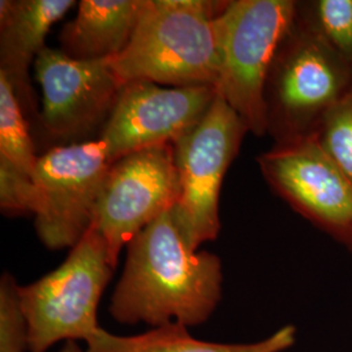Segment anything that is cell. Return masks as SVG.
<instances>
[{
  "mask_svg": "<svg viewBox=\"0 0 352 352\" xmlns=\"http://www.w3.org/2000/svg\"><path fill=\"white\" fill-rule=\"evenodd\" d=\"M247 133L243 119L217 94L201 120L173 144L180 195L171 213L193 251L219 234L222 183Z\"/></svg>",
  "mask_w": 352,
  "mask_h": 352,
  "instance_id": "8992f818",
  "label": "cell"
},
{
  "mask_svg": "<svg viewBox=\"0 0 352 352\" xmlns=\"http://www.w3.org/2000/svg\"><path fill=\"white\" fill-rule=\"evenodd\" d=\"M296 13L352 68V0H300Z\"/></svg>",
  "mask_w": 352,
  "mask_h": 352,
  "instance_id": "2e32d148",
  "label": "cell"
},
{
  "mask_svg": "<svg viewBox=\"0 0 352 352\" xmlns=\"http://www.w3.org/2000/svg\"><path fill=\"white\" fill-rule=\"evenodd\" d=\"M351 87V67L295 8L265 81L266 135L274 144L314 138Z\"/></svg>",
  "mask_w": 352,
  "mask_h": 352,
  "instance_id": "3957f363",
  "label": "cell"
},
{
  "mask_svg": "<svg viewBox=\"0 0 352 352\" xmlns=\"http://www.w3.org/2000/svg\"><path fill=\"white\" fill-rule=\"evenodd\" d=\"M295 8L296 0H230L217 19V91L254 136L266 135L265 81Z\"/></svg>",
  "mask_w": 352,
  "mask_h": 352,
  "instance_id": "5b68a950",
  "label": "cell"
},
{
  "mask_svg": "<svg viewBox=\"0 0 352 352\" xmlns=\"http://www.w3.org/2000/svg\"><path fill=\"white\" fill-rule=\"evenodd\" d=\"M113 272L106 241L90 226L58 269L19 286L28 351L46 352L60 340L87 342L100 329L98 304Z\"/></svg>",
  "mask_w": 352,
  "mask_h": 352,
  "instance_id": "277c9868",
  "label": "cell"
},
{
  "mask_svg": "<svg viewBox=\"0 0 352 352\" xmlns=\"http://www.w3.org/2000/svg\"><path fill=\"white\" fill-rule=\"evenodd\" d=\"M315 138L352 183V87L327 113Z\"/></svg>",
  "mask_w": 352,
  "mask_h": 352,
  "instance_id": "e0dca14e",
  "label": "cell"
},
{
  "mask_svg": "<svg viewBox=\"0 0 352 352\" xmlns=\"http://www.w3.org/2000/svg\"><path fill=\"white\" fill-rule=\"evenodd\" d=\"M230 0H146L129 45L111 59L123 85L196 87L219 81L217 19Z\"/></svg>",
  "mask_w": 352,
  "mask_h": 352,
  "instance_id": "7a4b0ae2",
  "label": "cell"
},
{
  "mask_svg": "<svg viewBox=\"0 0 352 352\" xmlns=\"http://www.w3.org/2000/svg\"><path fill=\"white\" fill-rule=\"evenodd\" d=\"M217 94L210 85L164 88L148 81L129 82L97 139L111 164L140 149L174 144L201 120Z\"/></svg>",
  "mask_w": 352,
  "mask_h": 352,
  "instance_id": "8fae6325",
  "label": "cell"
},
{
  "mask_svg": "<svg viewBox=\"0 0 352 352\" xmlns=\"http://www.w3.org/2000/svg\"><path fill=\"white\" fill-rule=\"evenodd\" d=\"M42 110L33 135L55 146L91 141L101 133L123 90L109 60H77L46 47L34 62Z\"/></svg>",
  "mask_w": 352,
  "mask_h": 352,
  "instance_id": "ba28073f",
  "label": "cell"
},
{
  "mask_svg": "<svg viewBox=\"0 0 352 352\" xmlns=\"http://www.w3.org/2000/svg\"><path fill=\"white\" fill-rule=\"evenodd\" d=\"M146 0H81L75 19L65 24L60 51L77 60H109L126 50Z\"/></svg>",
  "mask_w": 352,
  "mask_h": 352,
  "instance_id": "4fadbf2b",
  "label": "cell"
},
{
  "mask_svg": "<svg viewBox=\"0 0 352 352\" xmlns=\"http://www.w3.org/2000/svg\"><path fill=\"white\" fill-rule=\"evenodd\" d=\"M180 195L174 146L164 144L126 154L110 166L91 226L106 241L113 269L120 251Z\"/></svg>",
  "mask_w": 352,
  "mask_h": 352,
  "instance_id": "9c48e42d",
  "label": "cell"
},
{
  "mask_svg": "<svg viewBox=\"0 0 352 352\" xmlns=\"http://www.w3.org/2000/svg\"><path fill=\"white\" fill-rule=\"evenodd\" d=\"M296 342V327H280L266 340L254 343H210L189 336L179 322L155 327L133 337H119L100 327L88 340L87 352H283Z\"/></svg>",
  "mask_w": 352,
  "mask_h": 352,
  "instance_id": "5bb4252c",
  "label": "cell"
},
{
  "mask_svg": "<svg viewBox=\"0 0 352 352\" xmlns=\"http://www.w3.org/2000/svg\"><path fill=\"white\" fill-rule=\"evenodd\" d=\"M283 201L352 253V183L314 138L274 144L257 157Z\"/></svg>",
  "mask_w": 352,
  "mask_h": 352,
  "instance_id": "30bf717a",
  "label": "cell"
},
{
  "mask_svg": "<svg viewBox=\"0 0 352 352\" xmlns=\"http://www.w3.org/2000/svg\"><path fill=\"white\" fill-rule=\"evenodd\" d=\"M74 0H1L0 72L8 77L34 133L39 113L29 80L30 64L46 49L51 26L63 19Z\"/></svg>",
  "mask_w": 352,
  "mask_h": 352,
  "instance_id": "7c38bea8",
  "label": "cell"
},
{
  "mask_svg": "<svg viewBox=\"0 0 352 352\" xmlns=\"http://www.w3.org/2000/svg\"><path fill=\"white\" fill-rule=\"evenodd\" d=\"M28 350V324L14 278L4 273L0 280V352Z\"/></svg>",
  "mask_w": 352,
  "mask_h": 352,
  "instance_id": "ac0fdd59",
  "label": "cell"
},
{
  "mask_svg": "<svg viewBox=\"0 0 352 352\" xmlns=\"http://www.w3.org/2000/svg\"><path fill=\"white\" fill-rule=\"evenodd\" d=\"M60 352H87L82 351L80 347H78V344L76 343V342H65V344H64L63 350Z\"/></svg>",
  "mask_w": 352,
  "mask_h": 352,
  "instance_id": "d6986e66",
  "label": "cell"
},
{
  "mask_svg": "<svg viewBox=\"0 0 352 352\" xmlns=\"http://www.w3.org/2000/svg\"><path fill=\"white\" fill-rule=\"evenodd\" d=\"M111 164L98 139L39 155L33 177L36 231L49 250H72L85 235Z\"/></svg>",
  "mask_w": 352,
  "mask_h": 352,
  "instance_id": "52a82bcc",
  "label": "cell"
},
{
  "mask_svg": "<svg viewBox=\"0 0 352 352\" xmlns=\"http://www.w3.org/2000/svg\"><path fill=\"white\" fill-rule=\"evenodd\" d=\"M222 283L221 258L190 250L167 210L126 245L124 272L109 311L128 325H200L221 302Z\"/></svg>",
  "mask_w": 352,
  "mask_h": 352,
  "instance_id": "6da1fadb",
  "label": "cell"
},
{
  "mask_svg": "<svg viewBox=\"0 0 352 352\" xmlns=\"http://www.w3.org/2000/svg\"><path fill=\"white\" fill-rule=\"evenodd\" d=\"M37 144L8 77L0 72V166L33 180Z\"/></svg>",
  "mask_w": 352,
  "mask_h": 352,
  "instance_id": "9a60e30c",
  "label": "cell"
}]
</instances>
